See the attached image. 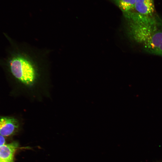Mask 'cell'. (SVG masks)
<instances>
[{"label": "cell", "mask_w": 162, "mask_h": 162, "mask_svg": "<svg viewBox=\"0 0 162 162\" xmlns=\"http://www.w3.org/2000/svg\"><path fill=\"white\" fill-rule=\"evenodd\" d=\"M128 32L143 50L162 57V22L151 16L129 21Z\"/></svg>", "instance_id": "1"}, {"label": "cell", "mask_w": 162, "mask_h": 162, "mask_svg": "<svg viewBox=\"0 0 162 162\" xmlns=\"http://www.w3.org/2000/svg\"><path fill=\"white\" fill-rule=\"evenodd\" d=\"M11 72L14 76L24 84L30 86L37 77L35 69L31 62L21 56L14 57L10 64Z\"/></svg>", "instance_id": "2"}, {"label": "cell", "mask_w": 162, "mask_h": 162, "mask_svg": "<svg viewBox=\"0 0 162 162\" xmlns=\"http://www.w3.org/2000/svg\"><path fill=\"white\" fill-rule=\"evenodd\" d=\"M137 13L130 12V15L134 17L152 16L154 10L153 0H136L135 8Z\"/></svg>", "instance_id": "3"}, {"label": "cell", "mask_w": 162, "mask_h": 162, "mask_svg": "<svg viewBox=\"0 0 162 162\" xmlns=\"http://www.w3.org/2000/svg\"><path fill=\"white\" fill-rule=\"evenodd\" d=\"M19 126L18 121L14 118L0 117V135L3 136L13 134L17 130Z\"/></svg>", "instance_id": "4"}, {"label": "cell", "mask_w": 162, "mask_h": 162, "mask_svg": "<svg viewBox=\"0 0 162 162\" xmlns=\"http://www.w3.org/2000/svg\"><path fill=\"white\" fill-rule=\"evenodd\" d=\"M18 148L16 142L0 146V162H13L15 153Z\"/></svg>", "instance_id": "5"}, {"label": "cell", "mask_w": 162, "mask_h": 162, "mask_svg": "<svg viewBox=\"0 0 162 162\" xmlns=\"http://www.w3.org/2000/svg\"><path fill=\"white\" fill-rule=\"evenodd\" d=\"M112 0L124 14L130 11L135 8L136 0Z\"/></svg>", "instance_id": "6"}, {"label": "cell", "mask_w": 162, "mask_h": 162, "mask_svg": "<svg viewBox=\"0 0 162 162\" xmlns=\"http://www.w3.org/2000/svg\"><path fill=\"white\" fill-rule=\"evenodd\" d=\"M5 139L2 136L0 135V146L4 145L5 144Z\"/></svg>", "instance_id": "7"}]
</instances>
